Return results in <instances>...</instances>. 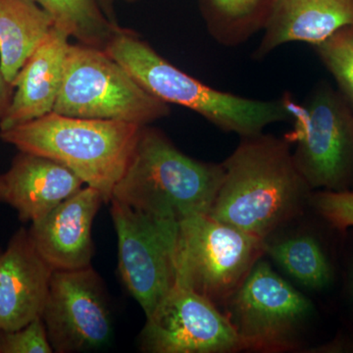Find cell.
<instances>
[{
  "label": "cell",
  "mask_w": 353,
  "mask_h": 353,
  "mask_svg": "<svg viewBox=\"0 0 353 353\" xmlns=\"http://www.w3.org/2000/svg\"><path fill=\"white\" fill-rule=\"evenodd\" d=\"M222 165L224 176L208 215L260 240L301 215L310 201L312 190L285 139L264 132L241 138Z\"/></svg>",
  "instance_id": "6da1fadb"
},
{
  "label": "cell",
  "mask_w": 353,
  "mask_h": 353,
  "mask_svg": "<svg viewBox=\"0 0 353 353\" xmlns=\"http://www.w3.org/2000/svg\"><path fill=\"white\" fill-rule=\"evenodd\" d=\"M223 176L222 164L188 157L163 132L148 125L139 131L111 199L153 217L181 222L209 214Z\"/></svg>",
  "instance_id": "7a4b0ae2"
},
{
  "label": "cell",
  "mask_w": 353,
  "mask_h": 353,
  "mask_svg": "<svg viewBox=\"0 0 353 353\" xmlns=\"http://www.w3.org/2000/svg\"><path fill=\"white\" fill-rule=\"evenodd\" d=\"M105 51L153 97L190 109L222 131L245 138L290 120L282 97L259 101L209 87L167 61L132 30L120 27Z\"/></svg>",
  "instance_id": "3957f363"
},
{
  "label": "cell",
  "mask_w": 353,
  "mask_h": 353,
  "mask_svg": "<svg viewBox=\"0 0 353 353\" xmlns=\"http://www.w3.org/2000/svg\"><path fill=\"white\" fill-rule=\"evenodd\" d=\"M141 127L123 121L70 117L51 112L0 131L4 143L19 152L57 160L110 201L126 170Z\"/></svg>",
  "instance_id": "277c9868"
},
{
  "label": "cell",
  "mask_w": 353,
  "mask_h": 353,
  "mask_svg": "<svg viewBox=\"0 0 353 353\" xmlns=\"http://www.w3.org/2000/svg\"><path fill=\"white\" fill-rule=\"evenodd\" d=\"M53 112L148 126L170 115L171 108L146 92L106 51L78 43L70 44Z\"/></svg>",
  "instance_id": "5b68a950"
},
{
  "label": "cell",
  "mask_w": 353,
  "mask_h": 353,
  "mask_svg": "<svg viewBox=\"0 0 353 353\" xmlns=\"http://www.w3.org/2000/svg\"><path fill=\"white\" fill-rule=\"evenodd\" d=\"M294 129L292 157L311 190L343 192L353 183V109L340 92L320 83L306 101L282 97Z\"/></svg>",
  "instance_id": "8992f818"
},
{
  "label": "cell",
  "mask_w": 353,
  "mask_h": 353,
  "mask_svg": "<svg viewBox=\"0 0 353 353\" xmlns=\"http://www.w3.org/2000/svg\"><path fill=\"white\" fill-rule=\"evenodd\" d=\"M263 240L209 215L179 222L176 283L225 303L264 254Z\"/></svg>",
  "instance_id": "52a82bcc"
},
{
  "label": "cell",
  "mask_w": 353,
  "mask_h": 353,
  "mask_svg": "<svg viewBox=\"0 0 353 353\" xmlns=\"http://www.w3.org/2000/svg\"><path fill=\"white\" fill-rule=\"evenodd\" d=\"M229 318L243 350L282 352L297 347L312 315L310 301L260 259L230 297Z\"/></svg>",
  "instance_id": "ba28073f"
},
{
  "label": "cell",
  "mask_w": 353,
  "mask_h": 353,
  "mask_svg": "<svg viewBox=\"0 0 353 353\" xmlns=\"http://www.w3.org/2000/svg\"><path fill=\"white\" fill-rule=\"evenodd\" d=\"M118 236V270L146 317L176 284L179 222L139 212L110 199Z\"/></svg>",
  "instance_id": "9c48e42d"
},
{
  "label": "cell",
  "mask_w": 353,
  "mask_h": 353,
  "mask_svg": "<svg viewBox=\"0 0 353 353\" xmlns=\"http://www.w3.org/2000/svg\"><path fill=\"white\" fill-rule=\"evenodd\" d=\"M148 353H231L243 350L229 316L194 290L176 283L146 317L139 338Z\"/></svg>",
  "instance_id": "30bf717a"
},
{
  "label": "cell",
  "mask_w": 353,
  "mask_h": 353,
  "mask_svg": "<svg viewBox=\"0 0 353 353\" xmlns=\"http://www.w3.org/2000/svg\"><path fill=\"white\" fill-rule=\"evenodd\" d=\"M41 318L54 352L97 350L112 334L101 279L92 266L53 271Z\"/></svg>",
  "instance_id": "8fae6325"
},
{
  "label": "cell",
  "mask_w": 353,
  "mask_h": 353,
  "mask_svg": "<svg viewBox=\"0 0 353 353\" xmlns=\"http://www.w3.org/2000/svg\"><path fill=\"white\" fill-rule=\"evenodd\" d=\"M102 202L101 192L85 185L48 215L32 223L30 238L53 271L90 266L94 256L92 225Z\"/></svg>",
  "instance_id": "7c38bea8"
},
{
  "label": "cell",
  "mask_w": 353,
  "mask_h": 353,
  "mask_svg": "<svg viewBox=\"0 0 353 353\" xmlns=\"http://www.w3.org/2000/svg\"><path fill=\"white\" fill-rule=\"evenodd\" d=\"M52 273L29 231L20 229L0 253V332L23 328L43 316Z\"/></svg>",
  "instance_id": "4fadbf2b"
},
{
  "label": "cell",
  "mask_w": 353,
  "mask_h": 353,
  "mask_svg": "<svg viewBox=\"0 0 353 353\" xmlns=\"http://www.w3.org/2000/svg\"><path fill=\"white\" fill-rule=\"evenodd\" d=\"M71 37L54 26L26 62L13 83V95L0 131L53 112L63 82Z\"/></svg>",
  "instance_id": "5bb4252c"
},
{
  "label": "cell",
  "mask_w": 353,
  "mask_h": 353,
  "mask_svg": "<svg viewBox=\"0 0 353 353\" xmlns=\"http://www.w3.org/2000/svg\"><path fill=\"white\" fill-rule=\"evenodd\" d=\"M345 27H353V0H273L253 58L262 59L285 43L314 46Z\"/></svg>",
  "instance_id": "9a60e30c"
},
{
  "label": "cell",
  "mask_w": 353,
  "mask_h": 353,
  "mask_svg": "<svg viewBox=\"0 0 353 353\" xmlns=\"http://www.w3.org/2000/svg\"><path fill=\"white\" fill-rule=\"evenodd\" d=\"M6 202L24 222L48 215L85 185L75 172L51 158L20 152L7 173Z\"/></svg>",
  "instance_id": "2e32d148"
},
{
  "label": "cell",
  "mask_w": 353,
  "mask_h": 353,
  "mask_svg": "<svg viewBox=\"0 0 353 353\" xmlns=\"http://www.w3.org/2000/svg\"><path fill=\"white\" fill-rule=\"evenodd\" d=\"M55 23L32 0H0V70L13 87L16 77Z\"/></svg>",
  "instance_id": "e0dca14e"
},
{
  "label": "cell",
  "mask_w": 353,
  "mask_h": 353,
  "mask_svg": "<svg viewBox=\"0 0 353 353\" xmlns=\"http://www.w3.org/2000/svg\"><path fill=\"white\" fill-rule=\"evenodd\" d=\"M78 43L106 50L119 30L103 0H32Z\"/></svg>",
  "instance_id": "ac0fdd59"
},
{
  "label": "cell",
  "mask_w": 353,
  "mask_h": 353,
  "mask_svg": "<svg viewBox=\"0 0 353 353\" xmlns=\"http://www.w3.org/2000/svg\"><path fill=\"white\" fill-rule=\"evenodd\" d=\"M264 254L305 289L322 290L333 283V265L314 236L301 234L273 243L266 241Z\"/></svg>",
  "instance_id": "d6986e66"
},
{
  "label": "cell",
  "mask_w": 353,
  "mask_h": 353,
  "mask_svg": "<svg viewBox=\"0 0 353 353\" xmlns=\"http://www.w3.org/2000/svg\"><path fill=\"white\" fill-rule=\"evenodd\" d=\"M209 34L225 46L245 43L262 31L273 0H199Z\"/></svg>",
  "instance_id": "ffe728a7"
},
{
  "label": "cell",
  "mask_w": 353,
  "mask_h": 353,
  "mask_svg": "<svg viewBox=\"0 0 353 353\" xmlns=\"http://www.w3.org/2000/svg\"><path fill=\"white\" fill-rule=\"evenodd\" d=\"M314 48L338 83L339 92L353 109V27L341 28Z\"/></svg>",
  "instance_id": "44dd1931"
},
{
  "label": "cell",
  "mask_w": 353,
  "mask_h": 353,
  "mask_svg": "<svg viewBox=\"0 0 353 353\" xmlns=\"http://www.w3.org/2000/svg\"><path fill=\"white\" fill-rule=\"evenodd\" d=\"M310 201L318 214L334 229L345 232L353 228V190H320L311 194Z\"/></svg>",
  "instance_id": "7402d4cb"
},
{
  "label": "cell",
  "mask_w": 353,
  "mask_h": 353,
  "mask_svg": "<svg viewBox=\"0 0 353 353\" xmlns=\"http://www.w3.org/2000/svg\"><path fill=\"white\" fill-rule=\"evenodd\" d=\"M51 352L53 348L41 317L15 331L0 332V353Z\"/></svg>",
  "instance_id": "603a6c76"
},
{
  "label": "cell",
  "mask_w": 353,
  "mask_h": 353,
  "mask_svg": "<svg viewBox=\"0 0 353 353\" xmlns=\"http://www.w3.org/2000/svg\"><path fill=\"white\" fill-rule=\"evenodd\" d=\"M13 87L6 82L0 70V121L3 118L13 95Z\"/></svg>",
  "instance_id": "cb8c5ba5"
},
{
  "label": "cell",
  "mask_w": 353,
  "mask_h": 353,
  "mask_svg": "<svg viewBox=\"0 0 353 353\" xmlns=\"http://www.w3.org/2000/svg\"><path fill=\"white\" fill-rule=\"evenodd\" d=\"M116 1H124L128 2V3H134L137 0H103L104 6H106V8H108L110 12H112V4Z\"/></svg>",
  "instance_id": "d4e9b609"
},
{
  "label": "cell",
  "mask_w": 353,
  "mask_h": 353,
  "mask_svg": "<svg viewBox=\"0 0 353 353\" xmlns=\"http://www.w3.org/2000/svg\"><path fill=\"white\" fill-rule=\"evenodd\" d=\"M6 183H4L3 178L0 176V201L6 202Z\"/></svg>",
  "instance_id": "484cf974"
},
{
  "label": "cell",
  "mask_w": 353,
  "mask_h": 353,
  "mask_svg": "<svg viewBox=\"0 0 353 353\" xmlns=\"http://www.w3.org/2000/svg\"><path fill=\"white\" fill-rule=\"evenodd\" d=\"M0 253H1V250H0Z\"/></svg>",
  "instance_id": "4316f807"
},
{
  "label": "cell",
  "mask_w": 353,
  "mask_h": 353,
  "mask_svg": "<svg viewBox=\"0 0 353 353\" xmlns=\"http://www.w3.org/2000/svg\"><path fill=\"white\" fill-rule=\"evenodd\" d=\"M352 187H353V183H352Z\"/></svg>",
  "instance_id": "83f0119b"
}]
</instances>
